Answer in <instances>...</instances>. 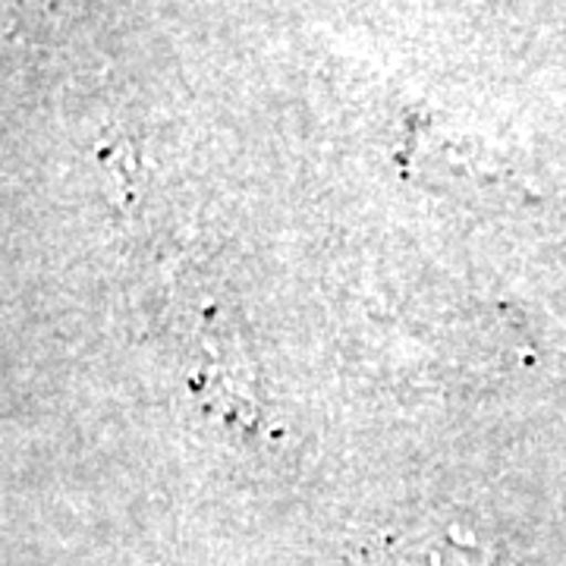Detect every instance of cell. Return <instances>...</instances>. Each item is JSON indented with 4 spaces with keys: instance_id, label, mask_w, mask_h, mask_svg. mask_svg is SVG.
<instances>
[{
    "instance_id": "6da1fadb",
    "label": "cell",
    "mask_w": 566,
    "mask_h": 566,
    "mask_svg": "<svg viewBox=\"0 0 566 566\" xmlns=\"http://www.w3.org/2000/svg\"><path fill=\"white\" fill-rule=\"evenodd\" d=\"M378 566H488V551L460 528H412L390 538Z\"/></svg>"
}]
</instances>
